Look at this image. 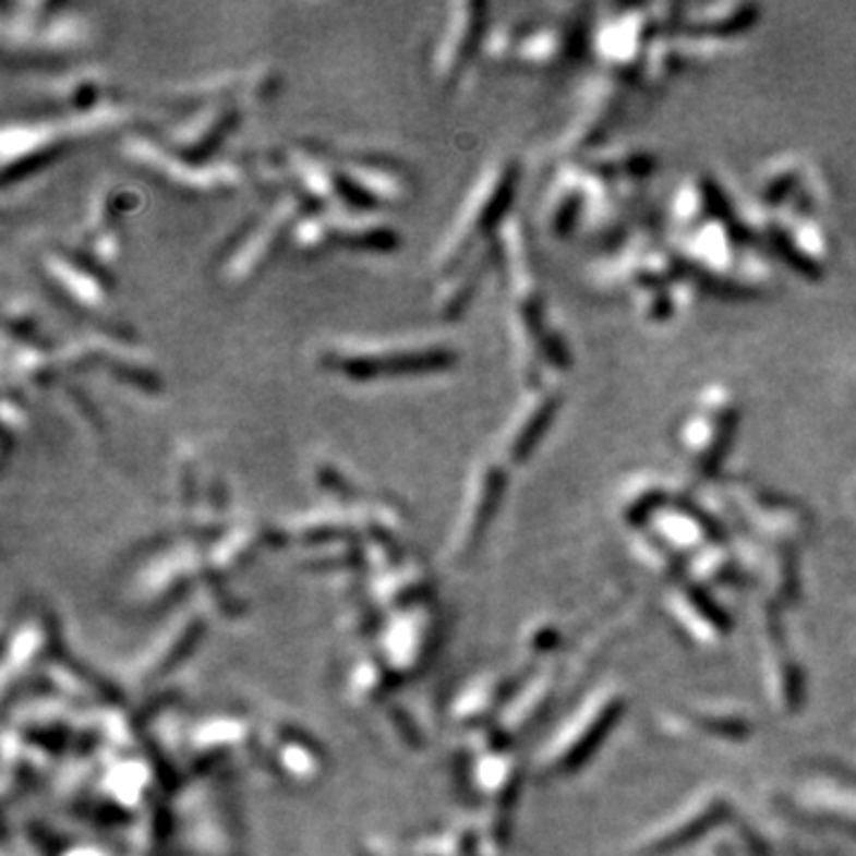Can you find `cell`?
I'll return each mask as SVG.
<instances>
[{
    "label": "cell",
    "instance_id": "6da1fadb",
    "mask_svg": "<svg viewBox=\"0 0 856 856\" xmlns=\"http://www.w3.org/2000/svg\"><path fill=\"white\" fill-rule=\"evenodd\" d=\"M457 350L438 338L328 342L317 350V364L350 381L384 376L436 374L455 366Z\"/></svg>",
    "mask_w": 856,
    "mask_h": 856
},
{
    "label": "cell",
    "instance_id": "7a4b0ae2",
    "mask_svg": "<svg viewBox=\"0 0 856 856\" xmlns=\"http://www.w3.org/2000/svg\"><path fill=\"white\" fill-rule=\"evenodd\" d=\"M314 207L300 191L276 195L262 213L250 215L219 250V272L233 286L253 281L255 276L279 253L281 245L291 241L298 221Z\"/></svg>",
    "mask_w": 856,
    "mask_h": 856
},
{
    "label": "cell",
    "instance_id": "3957f363",
    "mask_svg": "<svg viewBox=\"0 0 856 856\" xmlns=\"http://www.w3.org/2000/svg\"><path fill=\"white\" fill-rule=\"evenodd\" d=\"M120 150L131 165L150 171L155 179L183 193H229L253 174L250 162L241 157H213L207 162L183 160L150 129L120 136Z\"/></svg>",
    "mask_w": 856,
    "mask_h": 856
},
{
    "label": "cell",
    "instance_id": "277c9868",
    "mask_svg": "<svg viewBox=\"0 0 856 856\" xmlns=\"http://www.w3.org/2000/svg\"><path fill=\"white\" fill-rule=\"evenodd\" d=\"M517 162L511 160H497L483 171L477 186L471 189L465 201L462 213L457 215L450 231L441 241L436 255H433V272L441 279L462 267L477 243L497 227L511 197L514 183H517Z\"/></svg>",
    "mask_w": 856,
    "mask_h": 856
},
{
    "label": "cell",
    "instance_id": "5b68a950",
    "mask_svg": "<svg viewBox=\"0 0 856 856\" xmlns=\"http://www.w3.org/2000/svg\"><path fill=\"white\" fill-rule=\"evenodd\" d=\"M41 272L46 281L56 288L58 296L68 302L70 308L79 310V314H84V317L94 322L98 334L124 342L134 340V331L108 314L112 298L110 269L100 267L98 262L91 260L76 245H58L46 250L41 255Z\"/></svg>",
    "mask_w": 856,
    "mask_h": 856
},
{
    "label": "cell",
    "instance_id": "8992f818",
    "mask_svg": "<svg viewBox=\"0 0 856 856\" xmlns=\"http://www.w3.org/2000/svg\"><path fill=\"white\" fill-rule=\"evenodd\" d=\"M291 243L302 253L328 248L354 250V253H390L400 245V233L393 224L372 215L314 209L298 221Z\"/></svg>",
    "mask_w": 856,
    "mask_h": 856
},
{
    "label": "cell",
    "instance_id": "52a82bcc",
    "mask_svg": "<svg viewBox=\"0 0 856 856\" xmlns=\"http://www.w3.org/2000/svg\"><path fill=\"white\" fill-rule=\"evenodd\" d=\"M281 84V74L269 62L253 64V68L229 70L193 79L189 84H177L167 88L160 98L165 105L181 110H195L209 103H265L276 94Z\"/></svg>",
    "mask_w": 856,
    "mask_h": 856
},
{
    "label": "cell",
    "instance_id": "ba28073f",
    "mask_svg": "<svg viewBox=\"0 0 856 856\" xmlns=\"http://www.w3.org/2000/svg\"><path fill=\"white\" fill-rule=\"evenodd\" d=\"M72 136L60 120H17L3 126V183L22 181L70 148Z\"/></svg>",
    "mask_w": 856,
    "mask_h": 856
},
{
    "label": "cell",
    "instance_id": "9c48e42d",
    "mask_svg": "<svg viewBox=\"0 0 856 856\" xmlns=\"http://www.w3.org/2000/svg\"><path fill=\"white\" fill-rule=\"evenodd\" d=\"M243 103H209L191 110V114L160 134L165 146L189 162H207L243 117Z\"/></svg>",
    "mask_w": 856,
    "mask_h": 856
},
{
    "label": "cell",
    "instance_id": "30bf717a",
    "mask_svg": "<svg viewBox=\"0 0 856 856\" xmlns=\"http://www.w3.org/2000/svg\"><path fill=\"white\" fill-rule=\"evenodd\" d=\"M485 29V5L477 0H462L450 8L445 29L431 56L433 76L443 86H455L462 79L469 62L477 56Z\"/></svg>",
    "mask_w": 856,
    "mask_h": 856
},
{
    "label": "cell",
    "instance_id": "8fae6325",
    "mask_svg": "<svg viewBox=\"0 0 856 856\" xmlns=\"http://www.w3.org/2000/svg\"><path fill=\"white\" fill-rule=\"evenodd\" d=\"M38 96H41V100L50 105L52 110H58L68 117L76 112H86L110 98H120L122 91L98 68H74L56 79H50Z\"/></svg>",
    "mask_w": 856,
    "mask_h": 856
},
{
    "label": "cell",
    "instance_id": "7c38bea8",
    "mask_svg": "<svg viewBox=\"0 0 856 856\" xmlns=\"http://www.w3.org/2000/svg\"><path fill=\"white\" fill-rule=\"evenodd\" d=\"M88 44V26L79 15H70L64 5L50 15L41 26H38L32 41L26 44L15 56L20 60L44 62V60H62L72 58L74 52L82 50Z\"/></svg>",
    "mask_w": 856,
    "mask_h": 856
},
{
    "label": "cell",
    "instance_id": "4fadbf2b",
    "mask_svg": "<svg viewBox=\"0 0 856 856\" xmlns=\"http://www.w3.org/2000/svg\"><path fill=\"white\" fill-rule=\"evenodd\" d=\"M497 243L493 248L491 241H485L483 245L477 248V260L462 265L450 276H445V284L438 288L436 293V310L441 314V320H455L467 310L473 293L479 291V286L483 281V276L489 274L491 265L495 262Z\"/></svg>",
    "mask_w": 856,
    "mask_h": 856
},
{
    "label": "cell",
    "instance_id": "5bb4252c",
    "mask_svg": "<svg viewBox=\"0 0 856 856\" xmlns=\"http://www.w3.org/2000/svg\"><path fill=\"white\" fill-rule=\"evenodd\" d=\"M103 372L112 376L117 384H122L131 390L138 393H160L162 390V376L153 364H148L143 358L131 350V342L117 340L108 360L103 364Z\"/></svg>",
    "mask_w": 856,
    "mask_h": 856
},
{
    "label": "cell",
    "instance_id": "9a60e30c",
    "mask_svg": "<svg viewBox=\"0 0 856 856\" xmlns=\"http://www.w3.org/2000/svg\"><path fill=\"white\" fill-rule=\"evenodd\" d=\"M131 205H134V195H131L124 186L98 189V193H94V197H91L88 215L79 241H91L100 233L120 229V217Z\"/></svg>",
    "mask_w": 856,
    "mask_h": 856
},
{
    "label": "cell",
    "instance_id": "2e32d148",
    "mask_svg": "<svg viewBox=\"0 0 856 856\" xmlns=\"http://www.w3.org/2000/svg\"><path fill=\"white\" fill-rule=\"evenodd\" d=\"M552 400L555 398H550V395H535L529 405H523L514 414L509 429L505 431V447L509 455L521 457L540 438L552 414Z\"/></svg>",
    "mask_w": 856,
    "mask_h": 856
},
{
    "label": "cell",
    "instance_id": "e0dca14e",
    "mask_svg": "<svg viewBox=\"0 0 856 856\" xmlns=\"http://www.w3.org/2000/svg\"><path fill=\"white\" fill-rule=\"evenodd\" d=\"M62 398L64 402L70 405V410L74 412V417L82 421V426L91 433H100L103 431V414L98 410V405L91 400V395L82 388V386H74V384H64L62 386Z\"/></svg>",
    "mask_w": 856,
    "mask_h": 856
}]
</instances>
